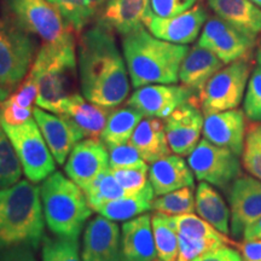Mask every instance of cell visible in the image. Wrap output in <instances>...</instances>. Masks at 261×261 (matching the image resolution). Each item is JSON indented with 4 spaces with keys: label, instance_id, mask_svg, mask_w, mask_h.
I'll return each mask as SVG.
<instances>
[{
    "label": "cell",
    "instance_id": "1",
    "mask_svg": "<svg viewBox=\"0 0 261 261\" xmlns=\"http://www.w3.org/2000/svg\"><path fill=\"white\" fill-rule=\"evenodd\" d=\"M77 63L81 93L86 99L109 109L125 102L130 79L113 32L98 24L86 29L79 40Z\"/></svg>",
    "mask_w": 261,
    "mask_h": 261
},
{
    "label": "cell",
    "instance_id": "2",
    "mask_svg": "<svg viewBox=\"0 0 261 261\" xmlns=\"http://www.w3.org/2000/svg\"><path fill=\"white\" fill-rule=\"evenodd\" d=\"M123 57L135 89L154 84H175L190 48L154 37L144 27L123 37Z\"/></svg>",
    "mask_w": 261,
    "mask_h": 261
},
{
    "label": "cell",
    "instance_id": "3",
    "mask_svg": "<svg viewBox=\"0 0 261 261\" xmlns=\"http://www.w3.org/2000/svg\"><path fill=\"white\" fill-rule=\"evenodd\" d=\"M40 188L19 180L0 189V252L18 246L37 250L44 238Z\"/></svg>",
    "mask_w": 261,
    "mask_h": 261
},
{
    "label": "cell",
    "instance_id": "4",
    "mask_svg": "<svg viewBox=\"0 0 261 261\" xmlns=\"http://www.w3.org/2000/svg\"><path fill=\"white\" fill-rule=\"evenodd\" d=\"M29 71L37 81V106L60 115L67 98L75 92L76 56L74 37L58 42H44Z\"/></svg>",
    "mask_w": 261,
    "mask_h": 261
},
{
    "label": "cell",
    "instance_id": "5",
    "mask_svg": "<svg viewBox=\"0 0 261 261\" xmlns=\"http://www.w3.org/2000/svg\"><path fill=\"white\" fill-rule=\"evenodd\" d=\"M44 219L55 236L79 240L92 214L83 189L62 172L55 171L40 185Z\"/></svg>",
    "mask_w": 261,
    "mask_h": 261
},
{
    "label": "cell",
    "instance_id": "6",
    "mask_svg": "<svg viewBox=\"0 0 261 261\" xmlns=\"http://www.w3.org/2000/svg\"><path fill=\"white\" fill-rule=\"evenodd\" d=\"M37 46L34 35L9 17H0V86L11 91L24 80L37 56Z\"/></svg>",
    "mask_w": 261,
    "mask_h": 261
},
{
    "label": "cell",
    "instance_id": "7",
    "mask_svg": "<svg viewBox=\"0 0 261 261\" xmlns=\"http://www.w3.org/2000/svg\"><path fill=\"white\" fill-rule=\"evenodd\" d=\"M8 17L44 42H58L73 37L63 16L50 0H4Z\"/></svg>",
    "mask_w": 261,
    "mask_h": 261
},
{
    "label": "cell",
    "instance_id": "8",
    "mask_svg": "<svg viewBox=\"0 0 261 261\" xmlns=\"http://www.w3.org/2000/svg\"><path fill=\"white\" fill-rule=\"evenodd\" d=\"M2 125L11 140L22 171L29 181L33 184L42 182L56 171V160L35 120L31 119L17 126Z\"/></svg>",
    "mask_w": 261,
    "mask_h": 261
},
{
    "label": "cell",
    "instance_id": "9",
    "mask_svg": "<svg viewBox=\"0 0 261 261\" xmlns=\"http://www.w3.org/2000/svg\"><path fill=\"white\" fill-rule=\"evenodd\" d=\"M249 74L250 65L244 58L232 62L215 73L200 93L204 116L236 109L243 99Z\"/></svg>",
    "mask_w": 261,
    "mask_h": 261
},
{
    "label": "cell",
    "instance_id": "10",
    "mask_svg": "<svg viewBox=\"0 0 261 261\" xmlns=\"http://www.w3.org/2000/svg\"><path fill=\"white\" fill-rule=\"evenodd\" d=\"M230 149L202 139L189 155L188 163L200 181L226 190L241 175V161Z\"/></svg>",
    "mask_w": 261,
    "mask_h": 261
},
{
    "label": "cell",
    "instance_id": "11",
    "mask_svg": "<svg viewBox=\"0 0 261 261\" xmlns=\"http://www.w3.org/2000/svg\"><path fill=\"white\" fill-rule=\"evenodd\" d=\"M172 218L179 240L177 261H194L196 257L228 243L226 234H221L220 231L194 213Z\"/></svg>",
    "mask_w": 261,
    "mask_h": 261
},
{
    "label": "cell",
    "instance_id": "12",
    "mask_svg": "<svg viewBox=\"0 0 261 261\" xmlns=\"http://www.w3.org/2000/svg\"><path fill=\"white\" fill-rule=\"evenodd\" d=\"M255 44V38L247 35L220 17H211L203 25L197 45L213 52L230 64L243 60Z\"/></svg>",
    "mask_w": 261,
    "mask_h": 261
},
{
    "label": "cell",
    "instance_id": "13",
    "mask_svg": "<svg viewBox=\"0 0 261 261\" xmlns=\"http://www.w3.org/2000/svg\"><path fill=\"white\" fill-rule=\"evenodd\" d=\"M195 98V92L184 85L154 84L136 89L127 106L135 108L145 117L167 119L182 104Z\"/></svg>",
    "mask_w": 261,
    "mask_h": 261
},
{
    "label": "cell",
    "instance_id": "14",
    "mask_svg": "<svg viewBox=\"0 0 261 261\" xmlns=\"http://www.w3.org/2000/svg\"><path fill=\"white\" fill-rule=\"evenodd\" d=\"M230 232L234 238L261 218V181L249 175H240L228 190Z\"/></svg>",
    "mask_w": 261,
    "mask_h": 261
},
{
    "label": "cell",
    "instance_id": "15",
    "mask_svg": "<svg viewBox=\"0 0 261 261\" xmlns=\"http://www.w3.org/2000/svg\"><path fill=\"white\" fill-rule=\"evenodd\" d=\"M204 119L195 98L175 109L165 119L169 148L179 156H189L200 142Z\"/></svg>",
    "mask_w": 261,
    "mask_h": 261
},
{
    "label": "cell",
    "instance_id": "16",
    "mask_svg": "<svg viewBox=\"0 0 261 261\" xmlns=\"http://www.w3.org/2000/svg\"><path fill=\"white\" fill-rule=\"evenodd\" d=\"M208 19V14L201 4L168 18L158 17L152 11L146 16L144 25L149 32L161 40L173 44L188 45L194 42Z\"/></svg>",
    "mask_w": 261,
    "mask_h": 261
},
{
    "label": "cell",
    "instance_id": "17",
    "mask_svg": "<svg viewBox=\"0 0 261 261\" xmlns=\"http://www.w3.org/2000/svg\"><path fill=\"white\" fill-rule=\"evenodd\" d=\"M109 167V151L102 140L83 139L74 146L64 163L67 175L85 189Z\"/></svg>",
    "mask_w": 261,
    "mask_h": 261
},
{
    "label": "cell",
    "instance_id": "18",
    "mask_svg": "<svg viewBox=\"0 0 261 261\" xmlns=\"http://www.w3.org/2000/svg\"><path fill=\"white\" fill-rule=\"evenodd\" d=\"M121 232L115 221L97 215L84 231L83 261H120Z\"/></svg>",
    "mask_w": 261,
    "mask_h": 261
},
{
    "label": "cell",
    "instance_id": "19",
    "mask_svg": "<svg viewBox=\"0 0 261 261\" xmlns=\"http://www.w3.org/2000/svg\"><path fill=\"white\" fill-rule=\"evenodd\" d=\"M33 116L46 140L58 165H64L74 146L83 140L84 133L67 117L41 108H34Z\"/></svg>",
    "mask_w": 261,
    "mask_h": 261
},
{
    "label": "cell",
    "instance_id": "20",
    "mask_svg": "<svg viewBox=\"0 0 261 261\" xmlns=\"http://www.w3.org/2000/svg\"><path fill=\"white\" fill-rule=\"evenodd\" d=\"M202 132L208 142L242 156L246 140V120L242 110L232 109L205 115Z\"/></svg>",
    "mask_w": 261,
    "mask_h": 261
},
{
    "label": "cell",
    "instance_id": "21",
    "mask_svg": "<svg viewBox=\"0 0 261 261\" xmlns=\"http://www.w3.org/2000/svg\"><path fill=\"white\" fill-rule=\"evenodd\" d=\"M150 12V0H108L97 15L96 24L125 37L142 28Z\"/></svg>",
    "mask_w": 261,
    "mask_h": 261
},
{
    "label": "cell",
    "instance_id": "22",
    "mask_svg": "<svg viewBox=\"0 0 261 261\" xmlns=\"http://www.w3.org/2000/svg\"><path fill=\"white\" fill-rule=\"evenodd\" d=\"M151 217L142 214L127 220L121 228L120 261H156Z\"/></svg>",
    "mask_w": 261,
    "mask_h": 261
},
{
    "label": "cell",
    "instance_id": "23",
    "mask_svg": "<svg viewBox=\"0 0 261 261\" xmlns=\"http://www.w3.org/2000/svg\"><path fill=\"white\" fill-rule=\"evenodd\" d=\"M149 181L155 196H162L181 188H194L195 175L182 156L169 154L151 163Z\"/></svg>",
    "mask_w": 261,
    "mask_h": 261
},
{
    "label": "cell",
    "instance_id": "24",
    "mask_svg": "<svg viewBox=\"0 0 261 261\" xmlns=\"http://www.w3.org/2000/svg\"><path fill=\"white\" fill-rule=\"evenodd\" d=\"M60 115L70 120L85 137L98 139L106 127L110 109L90 102L83 94L74 92L64 102Z\"/></svg>",
    "mask_w": 261,
    "mask_h": 261
},
{
    "label": "cell",
    "instance_id": "25",
    "mask_svg": "<svg viewBox=\"0 0 261 261\" xmlns=\"http://www.w3.org/2000/svg\"><path fill=\"white\" fill-rule=\"evenodd\" d=\"M224 62L207 48L196 45L189 50L179 70V80L185 87L201 93L205 84L223 68Z\"/></svg>",
    "mask_w": 261,
    "mask_h": 261
},
{
    "label": "cell",
    "instance_id": "26",
    "mask_svg": "<svg viewBox=\"0 0 261 261\" xmlns=\"http://www.w3.org/2000/svg\"><path fill=\"white\" fill-rule=\"evenodd\" d=\"M129 143L146 163H152L171 154L165 122L158 117H145L136 127Z\"/></svg>",
    "mask_w": 261,
    "mask_h": 261
},
{
    "label": "cell",
    "instance_id": "27",
    "mask_svg": "<svg viewBox=\"0 0 261 261\" xmlns=\"http://www.w3.org/2000/svg\"><path fill=\"white\" fill-rule=\"evenodd\" d=\"M218 17L256 38L261 33V9L252 0H207Z\"/></svg>",
    "mask_w": 261,
    "mask_h": 261
},
{
    "label": "cell",
    "instance_id": "28",
    "mask_svg": "<svg viewBox=\"0 0 261 261\" xmlns=\"http://www.w3.org/2000/svg\"><path fill=\"white\" fill-rule=\"evenodd\" d=\"M195 207L202 219L221 233H230V210L213 185L205 181L198 184L195 194Z\"/></svg>",
    "mask_w": 261,
    "mask_h": 261
},
{
    "label": "cell",
    "instance_id": "29",
    "mask_svg": "<svg viewBox=\"0 0 261 261\" xmlns=\"http://www.w3.org/2000/svg\"><path fill=\"white\" fill-rule=\"evenodd\" d=\"M154 198V189L149 181L145 188H143L137 194L117 198L102 205L96 212L113 221H127L151 211Z\"/></svg>",
    "mask_w": 261,
    "mask_h": 261
},
{
    "label": "cell",
    "instance_id": "30",
    "mask_svg": "<svg viewBox=\"0 0 261 261\" xmlns=\"http://www.w3.org/2000/svg\"><path fill=\"white\" fill-rule=\"evenodd\" d=\"M143 117V114L132 107L117 108L110 112L106 127L100 135V140L107 145V148L126 144L129 142L136 127L142 121Z\"/></svg>",
    "mask_w": 261,
    "mask_h": 261
},
{
    "label": "cell",
    "instance_id": "31",
    "mask_svg": "<svg viewBox=\"0 0 261 261\" xmlns=\"http://www.w3.org/2000/svg\"><path fill=\"white\" fill-rule=\"evenodd\" d=\"M58 9L70 29L81 32L99 14L108 0H50Z\"/></svg>",
    "mask_w": 261,
    "mask_h": 261
},
{
    "label": "cell",
    "instance_id": "32",
    "mask_svg": "<svg viewBox=\"0 0 261 261\" xmlns=\"http://www.w3.org/2000/svg\"><path fill=\"white\" fill-rule=\"evenodd\" d=\"M156 253L159 261H177L179 252L178 232L171 215L155 213L151 217Z\"/></svg>",
    "mask_w": 261,
    "mask_h": 261
},
{
    "label": "cell",
    "instance_id": "33",
    "mask_svg": "<svg viewBox=\"0 0 261 261\" xmlns=\"http://www.w3.org/2000/svg\"><path fill=\"white\" fill-rule=\"evenodd\" d=\"M83 190L86 196L87 203L91 210L94 212L102 205L126 196L125 191L119 184V181L116 180V178L114 177L113 171L110 168L98 175Z\"/></svg>",
    "mask_w": 261,
    "mask_h": 261
},
{
    "label": "cell",
    "instance_id": "34",
    "mask_svg": "<svg viewBox=\"0 0 261 261\" xmlns=\"http://www.w3.org/2000/svg\"><path fill=\"white\" fill-rule=\"evenodd\" d=\"M152 211H155V213L171 215V217L194 213L196 211L194 188H181L159 196L152 202Z\"/></svg>",
    "mask_w": 261,
    "mask_h": 261
},
{
    "label": "cell",
    "instance_id": "35",
    "mask_svg": "<svg viewBox=\"0 0 261 261\" xmlns=\"http://www.w3.org/2000/svg\"><path fill=\"white\" fill-rule=\"evenodd\" d=\"M22 167L10 138L0 122V189L9 188L21 180Z\"/></svg>",
    "mask_w": 261,
    "mask_h": 261
},
{
    "label": "cell",
    "instance_id": "36",
    "mask_svg": "<svg viewBox=\"0 0 261 261\" xmlns=\"http://www.w3.org/2000/svg\"><path fill=\"white\" fill-rule=\"evenodd\" d=\"M41 261H83L79 240L45 234L41 242Z\"/></svg>",
    "mask_w": 261,
    "mask_h": 261
},
{
    "label": "cell",
    "instance_id": "37",
    "mask_svg": "<svg viewBox=\"0 0 261 261\" xmlns=\"http://www.w3.org/2000/svg\"><path fill=\"white\" fill-rule=\"evenodd\" d=\"M242 162L248 173L261 181V125L248 130L244 140Z\"/></svg>",
    "mask_w": 261,
    "mask_h": 261
},
{
    "label": "cell",
    "instance_id": "38",
    "mask_svg": "<svg viewBox=\"0 0 261 261\" xmlns=\"http://www.w3.org/2000/svg\"><path fill=\"white\" fill-rule=\"evenodd\" d=\"M109 167L112 169L136 168L148 166L137 149L130 143L126 144L109 146Z\"/></svg>",
    "mask_w": 261,
    "mask_h": 261
},
{
    "label": "cell",
    "instance_id": "39",
    "mask_svg": "<svg viewBox=\"0 0 261 261\" xmlns=\"http://www.w3.org/2000/svg\"><path fill=\"white\" fill-rule=\"evenodd\" d=\"M244 114L254 122H261V67L254 69L247 85L243 103Z\"/></svg>",
    "mask_w": 261,
    "mask_h": 261
},
{
    "label": "cell",
    "instance_id": "40",
    "mask_svg": "<svg viewBox=\"0 0 261 261\" xmlns=\"http://www.w3.org/2000/svg\"><path fill=\"white\" fill-rule=\"evenodd\" d=\"M112 169V168H110ZM114 177L121 185L126 196L137 194L145 188L149 182L148 173L149 167H136V168H122V169H112Z\"/></svg>",
    "mask_w": 261,
    "mask_h": 261
},
{
    "label": "cell",
    "instance_id": "41",
    "mask_svg": "<svg viewBox=\"0 0 261 261\" xmlns=\"http://www.w3.org/2000/svg\"><path fill=\"white\" fill-rule=\"evenodd\" d=\"M196 3L197 0H150V8L158 17L168 18L192 9Z\"/></svg>",
    "mask_w": 261,
    "mask_h": 261
},
{
    "label": "cell",
    "instance_id": "42",
    "mask_svg": "<svg viewBox=\"0 0 261 261\" xmlns=\"http://www.w3.org/2000/svg\"><path fill=\"white\" fill-rule=\"evenodd\" d=\"M33 110L19 108L10 102L9 99H6L0 106V122L11 126L21 125V123L27 122L28 120L32 119Z\"/></svg>",
    "mask_w": 261,
    "mask_h": 261
},
{
    "label": "cell",
    "instance_id": "43",
    "mask_svg": "<svg viewBox=\"0 0 261 261\" xmlns=\"http://www.w3.org/2000/svg\"><path fill=\"white\" fill-rule=\"evenodd\" d=\"M194 261H244L242 255L228 247H221L196 257Z\"/></svg>",
    "mask_w": 261,
    "mask_h": 261
},
{
    "label": "cell",
    "instance_id": "44",
    "mask_svg": "<svg viewBox=\"0 0 261 261\" xmlns=\"http://www.w3.org/2000/svg\"><path fill=\"white\" fill-rule=\"evenodd\" d=\"M0 261H37L34 249L27 246H18L0 252Z\"/></svg>",
    "mask_w": 261,
    "mask_h": 261
},
{
    "label": "cell",
    "instance_id": "45",
    "mask_svg": "<svg viewBox=\"0 0 261 261\" xmlns=\"http://www.w3.org/2000/svg\"><path fill=\"white\" fill-rule=\"evenodd\" d=\"M241 249L244 261H261V240L244 241Z\"/></svg>",
    "mask_w": 261,
    "mask_h": 261
},
{
    "label": "cell",
    "instance_id": "46",
    "mask_svg": "<svg viewBox=\"0 0 261 261\" xmlns=\"http://www.w3.org/2000/svg\"><path fill=\"white\" fill-rule=\"evenodd\" d=\"M244 241H254V240H261V218L257 221H255L253 225L246 228L243 233Z\"/></svg>",
    "mask_w": 261,
    "mask_h": 261
},
{
    "label": "cell",
    "instance_id": "47",
    "mask_svg": "<svg viewBox=\"0 0 261 261\" xmlns=\"http://www.w3.org/2000/svg\"><path fill=\"white\" fill-rule=\"evenodd\" d=\"M10 94H11V91L9 89H5V87H2L0 86V106H2L3 103L5 102L6 99L10 97Z\"/></svg>",
    "mask_w": 261,
    "mask_h": 261
},
{
    "label": "cell",
    "instance_id": "48",
    "mask_svg": "<svg viewBox=\"0 0 261 261\" xmlns=\"http://www.w3.org/2000/svg\"><path fill=\"white\" fill-rule=\"evenodd\" d=\"M257 63H259V65L261 67V44H260L259 51H257Z\"/></svg>",
    "mask_w": 261,
    "mask_h": 261
},
{
    "label": "cell",
    "instance_id": "49",
    "mask_svg": "<svg viewBox=\"0 0 261 261\" xmlns=\"http://www.w3.org/2000/svg\"><path fill=\"white\" fill-rule=\"evenodd\" d=\"M252 2L255 4L256 6H259V8L261 9V0H252Z\"/></svg>",
    "mask_w": 261,
    "mask_h": 261
}]
</instances>
